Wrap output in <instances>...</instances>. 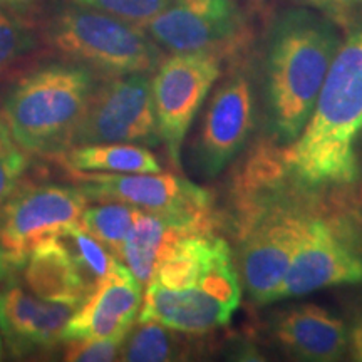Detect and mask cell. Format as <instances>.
<instances>
[{
    "label": "cell",
    "instance_id": "6da1fadb",
    "mask_svg": "<svg viewBox=\"0 0 362 362\" xmlns=\"http://www.w3.org/2000/svg\"><path fill=\"white\" fill-rule=\"evenodd\" d=\"M240 300L232 248L211 228L202 230L178 240L156 265L138 320L202 336L228 324Z\"/></svg>",
    "mask_w": 362,
    "mask_h": 362
},
{
    "label": "cell",
    "instance_id": "7a4b0ae2",
    "mask_svg": "<svg viewBox=\"0 0 362 362\" xmlns=\"http://www.w3.org/2000/svg\"><path fill=\"white\" fill-rule=\"evenodd\" d=\"M362 129V27L334 57L305 128L284 148L285 173L302 188L351 185L359 178L356 139Z\"/></svg>",
    "mask_w": 362,
    "mask_h": 362
},
{
    "label": "cell",
    "instance_id": "3957f363",
    "mask_svg": "<svg viewBox=\"0 0 362 362\" xmlns=\"http://www.w3.org/2000/svg\"><path fill=\"white\" fill-rule=\"evenodd\" d=\"M341 44L334 22L307 8L284 12L275 22L267 45L264 106L277 143L287 146L305 128Z\"/></svg>",
    "mask_w": 362,
    "mask_h": 362
},
{
    "label": "cell",
    "instance_id": "277c9868",
    "mask_svg": "<svg viewBox=\"0 0 362 362\" xmlns=\"http://www.w3.org/2000/svg\"><path fill=\"white\" fill-rule=\"evenodd\" d=\"M103 76L79 62L57 59L35 66L4 94L0 111L27 155L57 158L72 136Z\"/></svg>",
    "mask_w": 362,
    "mask_h": 362
},
{
    "label": "cell",
    "instance_id": "5b68a950",
    "mask_svg": "<svg viewBox=\"0 0 362 362\" xmlns=\"http://www.w3.org/2000/svg\"><path fill=\"white\" fill-rule=\"evenodd\" d=\"M37 29L40 42L54 54L88 66L103 78L151 74L165 59L144 27L69 0L49 8Z\"/></svg>",
    "mask_w": 362,
    "mask_h": 362
},
{
    "label": "cell",
    "instance_id": "8992f818",
    "mask_svg": "<svg viewBox=\"0 0 362 362\" xmlns=\"http://www.w3.org/2000/svg\"><path fill=\"white\" fill-rule=\"evenodd\" d=\"M310 218L309 210L292 202L264 203L259 211L250 208L247 221H242L238 259L243 287L252 302H274Z\"/></svg>",
    "mask_w": 362,
    "mask_h": 362
},
{
    "label": "cell",
    "instance_id": "52a82bcc",
    "mask_svg": "<svg viewBox=\"0 0 362 362\" xmlns=\"http://www.w3.org/2000/svg\"><path fill=\"white\" fill-rule=\"evenodd\" d=\"M126 143L156 146L158 131L153 83L146 72L103 78L72 136V146Z\"/></svg>",
    "mask_w": 362,
    "mask_h": 362
},
{
    "label": "cell",
    "instance_id": "ba28073f",
    "mask_svg": "<svg viewBox=\"0 0 362 362\" xmlns=\"http://www.w3.org/2000/svg\"><path fill=\"white\" fill-rule=\"evenodd\" d=\"M362 284V235L346 220L312 215L274 302Z\"/></svg>",
    "mask_w": 362,
    "mask_h": 362
},
{
    "label": "cell",
    "instance_id": "9c48e42d",
    "mask_svg": "<svg viewBox=\"0 0 362 362\" xmlns=\"http://www.w3.org/2000/svg\"><path fill=\"white\" fill-rule=\"evenodd\" d=\"M220 74L218 54L181 52L163 59L151 78L158 131L176 168L188 129Z\"/></svg>",
    "mask_w": 362,
    "mask_h": 362
},
{
    "label": "cell",
    "instance_id": "30bf717a",
    "mask_svg": "<svg viewBox=\"0 0 362 362\" xmlns=\"http://www.w3.org/2000/svg\"><path fill=\"white\" fill-rule=\"evenodd\" d=\"M74 180L88 202L126 203L211 226V197L205 188L173 173H78Z\"/></svg>",
    "mask_w": 362,
    "mask_h": 362
},
{
    "label": "cell",
    "instance_id": "8fae6325",
    "mask_svg": "<svg viewBox=\"0 0 362 362\" xmlns=\"http://www.w3.org/2000/svg\"><path fill=\"white\" fill-rule=\"evenodd\" d=\"M255 124L253 88L245 72L223 79L206 104L198 134L189 149L194 173L210 180L240 155Z\"/></svg>",
    "mask_w": 362,
    "mask_h": 362
},
{
    "label": "cell",
    "instance_id": "7c38bea8",
    "mask_svg": "<svg viewBox=\"0 0 362 362\" xmlns=\"http://www.w3.org/2000/svg\"><path fill=\"white\" fill-rule=\"evenodd\" d=\"M86 206L88 198L78 185H21L0 206V240L17 270L40 240L78 223Z\"/></svg>",
    "mask_w": 362,
    "mask_h": 362
},
{
    "label": "cell",
    "instance_id": "4fadbf2b",
    "mask_svg": "<svg viewBox=\"0 0 362 362\" xmlns=\"http://www.w3.org/2000/svg\"><path fill=\"white\" fill-rule=\"evenodd\" d=\"M144 29L163 51L223 57L242 42L243 19L233 0H171Z\"/></svg>",
    "mask_w": 362,
    "mask_h": 362
},
{
    "label": "cell",
    "instance_id": "5bb4252c",
    "mask_svg": "<svg viewBox=\"0 0 362 362\" xmlns=\"http://www.w3.org/2000/svg\"><path fill=\"white\" fill-rule=\"evenodd\" d=\"M79 305L35 296L12 272L0 285V334L13 357L52 351Z\"/></svg>",
    "mask_w": 362,
    "mask_h": 362
},
{
    "label": "cell",
    "instance_id": "9a60e30c",
    "mask_svg": "<svg viewBox=\"0 0 362 362\" xmlns=\"http://www.w3.org/2000/svg\"><path fill=\"white\" fill-rule=\"evenodd\" d=\"M143 304V285L124 262L116 260L67 322L62 344L86 339L126 337Z\"/></svg>",
    "mask_w": 362,
    "mask_h": 362
},
{
    "label": "cell",
    "instance_id": "2e32d148",
    "mask_svg": "<svg viewBox=\"0 0 362 362\" xmlns=\"http://www.w3.org/2000/svg\"><path fill=\"white\" fill-rule=\"evenodd\" d=\"M272 337L297 361L334 362L349 352V330L332 312L315 304L288 307L274 317Z\"/></svg>",
    "mask_w": 362,
    "mask_h": 362
},
{
    "label": "cell",
    "instance_id": "e0dca14e",
    "mask_svg": "<svg viewBox=\"0 0 362 362\" xmlns=\"http://www.w3.org/2000/svg\"><path fill=\"white\" fill-rule=\"evenodd\" d=\"M19 270L25 287L47 300L81 305L94 291L74 253L57 232L40 240L27 253Z\"/></svg>",
    "mask_w": 362,
    "mask_h": 362
},
{
    "label": "cell",
    "instance_id": "ac0fdd59",
    "mask_svg": "<svg viewBox=\"0 0 362 362\" xmlns=\"http://www.w3.org/2000/svg\"><path fill=\"white\" fill-rule=\"evenodd\" d=\"M210 228L211 226L208 225L192 223L141 210L124 240L119 260L124 262L139 284L146 287L155 274L156 265L178 240L189 233Z\"/></svg>",
    "mask_w": 362,
    "mask_h": 362
},
{
    "label": "cell",
    "instance_id": "d6986e66",
    "mask_svg": "<svg viewBox=\"0 0 362 362\" xmlns=\"http://www.w3.org/2000/svg\"><path fill=\"white\" fill-rule=\"evenodd\" d=\"M67 170L78 173H160L161 165L146 146L103 143L72 146L57 156Z\"/></svg>",
    "mask_w": 362,
    "mask_h": 362
},
{
    "label": "cell",
    "instance_id": "ffe728a7",
    "mask_svg": "<svg viewBox=\"0 0 362 362\" xmlns=\"http://www.w3.org/2000/svg\"><path fill=\"white\" fill-rule=\"evenodd\" d=\"M178 330L144 320L133 325L121 346L119 359L126 362H170L185 359V339Z\"/></svg>",
    "mask_w": 362,
    "mask_h": 362
},
{
    "label": "cell",
    "instance_id": "44dd1931",
    "mask_svg": "<svg viewBox=\"0 0 362 362\" xmlns=\"http://www.w3.org/2000/svg\"><path fill=\"white\" fill-rule=\"evenodd\" d=\"M141 210L126 203H101L96 206H86L79 223L94 238L99 240L116 259L121 257L124 240L133 228Z\"/></svg>",
    "mask_w": 362,
    "mask_h": 362
},
{
    "label": "cell",
    "instance_id": "7402d4cb",
    "mask_svg": "<svg viewBox=\"0 0 362 362\" xmlns=\"http://www.w3.org/2000/svg\"><path fill=\"white\" fill-rule=\"evenodd\" d=\"M40 44L39 29L24 13L0 8V78Z\"/></svg>",
    "mask_w": 362,
    "mask_h": 362
},
{
    "label": "cell",
    "instance_id": "603a6c76",
    "mask_svg": "<svg viewBox=\"0 0 362 362\" xmlns=\"http://www.w3.org/2000/svg\"><path fill=\"white\" fill-rule=\"evenodd\" d=\"M57 233L74 253L76 260L79 262L81 269L84 270L86 277L94 285V288L106 277L112 264L119 260L99 240L94 238L79 221L62 226L61 230H57Z\"/></svg>",
    "mask_w": 362,
    "mask_h": 362
},
{
    "label": "cell",
    "instance_id": "cb8c5ba5",
    "mask_svg": "<svg viewBox=\"0 0 362 362\" xmlns=\"http://www.w3.org/2000/svg\"><path fill=\"white\" fill-rule=\"evenodd\" d=\"M27 168V153L17 144L0 111V206L21 187Z\"/></svg>",
    "mask_w": 362,
    "mask_h": 362
},
{
    "label": "cell",
    "instance_id": "d4e9b609",
    "mask_svg": "<svg viewBox=\"0 0 362 362\" xmlns=\"http://www.w3.org/2000/svg\"><path fill=\"white\" fill-rule=\"evenodd\" d=\"M79 6L96 8L131 24L146 27L171 0H69Z\"/></svg>",
    "mask_w": 362,
    "mask_h": 362
},
{
    "label": "cell",
    "instance_id": "484cf974",
    "mask_svg": "<svg viewBox=\"0 0 362 362\" xmlns=\"http://www.w3.org/2000/svg\"><path fill=\"white\" fill-rule=\"evenodd\" d=\"M126 337L86 339L64 342V359L69 362H111L119 359Z\"/></svg>",
    "mask_w": 362,
    "mask_h": 362
},
{
    "label": "cell",
    "instance_id": "4316f807",
    "mask_svg": "<svg viewBox=\"0 0 362 362\" xmlns=\"http://www.w3.org/2000/svg\"><path fill=\"white\" fill-rule=\"evenodd\" d=\"M302 2L329 13H342L362 6V0H302Z\"/></svg>",
    "mask_w": 362,
    "mask_h": 362
},
{
    "label": "cell",
    "instance_id": "83f0119b",
    "mask_svg": "<svg viewBox=\"0 0 362 362\" xmlns=\"http://www.w3.org/2000/svg\"><path fill=\"white\" fill-rule=\"evenodd\" d=\"M349 354L352 361L362 362V314L349 329Z\"/></svg>",
    "mask_w": 362,
    "mask_h": 362
},
{
    "label": "cell",
    "instance_id": "f1b7e54d",
    "mask_svg": "<svg viewBox=\"0 0 362 362\" xmlns=\"http://www.w3.org/2000/svg\"><path fill=\"white\" fill-rule=\"evenodd\" d=\"M47 0H0V8H6V11L17 12V13H29L34 8L42 6Z\"/></svg>",
    "mask_w": 362,
    "mask_h": 362
},
{
    "label": "cell",
    "instance_id": "f546056e",
    "mask_svg": "<svg viewBox=\"0 0 362 362\" xmlns=\"http://www.w3.org/2000/svg\"><path fill=\"white\" fill-rule=\"evenodd\" d=\"M12 272H17V265L11 253L7 252V248L4 247L2 240H0V282L6 280Z\"/></svg>",
    "mask_w": 362,
    "mask_h": 362
},
{
    "label": "cell",
    "instance_id": "4dcf8cb0",
    "mask_svg": "<svg viewBox=\"0 0 362 362\" xmlns=\"http://www.w3.org/2000/svg\"><path fill=\"white\" fill-rule=\"evenodd\" d=\"M2 356H4V339L0 336V361H2Z\"/></svg>",
    "mask_w": 362,
    "mask_h": 362
}]
</instances>
